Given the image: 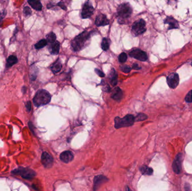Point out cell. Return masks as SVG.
Wrapping results in <instances>:
<instances>
[{"mask_svg":"<svg viewBox=\"0 0 192 191\" xmlns=\"http://www.w3.org/2000/svg\"><path fill=\"white\" fill-rule=\"evenodd\" d=\"M90 33L88 31H84L77 35L72 42V48L75 51H79L84 47V46L89 39Z\"/></svg>","mask_w":192,"mask_h":191,"instance_id":"1","label":"cell"},{"mask_svg":"<svg viewBox=\"0 0 192 191\" xmlns=\"http://www.w3.org/2000/svg\"><path fill=\"white\" fill-rule=\"evenodd\" d=\"M51 95L45 90H40L37 92L33 98V103L37 107L44 106L50 102Z\"/></svg>","mask_w":192,"mask_h":191,"instance_id":"2","label":"cell"},{"mask_svg":"<svg viewBox=\"0 0 192 191\" xmlns=\"http://www.w3.org/2000/svg\"><path fill=\"white\" fill-rule=\"evenodd\" d=\"M114 121L115 128L118 129L133 125L135 122V118L132 114H128L123 118L116 117Z\"/></svg>","mask_w":192,"mask_h":191,"instance_id":"3","label":"cell"},{"mask_svg":"<svg viewBox=\"0 0 192 191\" xmlns=\"http://www.w3.org/2000/svg\"><path fill=\"white\" fill-rule=\"evenodd\" d=\"M132 8L129 3H125L121 4L118 7L117 13L120 19L124 20L128 19L132 15Z\"/></svg>","mask_w":192,"mask_h":191,"instance_id":"4","label":"cell"},{"mask_svg":"<svg viewBox=\"0 0 192 191\" xmlns=\"http://www.w3.org/2000/svg\"><path fill=\"white\" fill-rule=\"evenodd\" d=\"M146 31V22L143 19L137 20L132 26V33L135 36H138L139 35L142 34Z\"/></svg>","mask_w":192,"mask_h":191,"instance_id":"5","label":"cell"},{"mask_svg":"<svg viewBox=\"0 0 192 191\" xmlns=\"http://www.w3.org/2000/svg\"><path fill=\"white\" fill-rule=\"evenodd\" d=\"M13 174L20 175L23 178L29 180L33 178L36 175L35 171L32 169L24 168H19L12 171Z\"/></svg>","mask_w":192,"mask_h":191,"instance_id":"6","label":"cell"},{"mask_svg":"<svg viewBox=\"0 0 192 191\" xmlns=\"http://www.w3.org/2000/svg\"><path fill=\"white\" fill-rule=\"evenodd\" d=\"M94 12V8L89 1H87L84 4L82 11V17L83 19H87L92 16Z\"/></svg>","mask_w":192,"mask_h":191,"instance_id":"7","label":"cell"},{"mask_svg":"<svg viewBox=\"0 0 192 191\" xmlns=\"http://www.w3.org/2000/svg\"><path fill=\"white\" fill-rule=\"evenodd\" d=\"M129 55L130 57L141 61H146L148 58L146 53L139 49H135L132 50V51L129 53Z\"/></svg>","mask_w":192,"mask_h":191,"instance_id":"8","label":"cell"},{"mask_svg":"<svg viewBox=\"0 0 192 191\" xmlns=\"http://www.w3.org/2000/svg\"><path fill=\"white\" fill-rule=\"evenodd\" d=\"M41 161L46 168H50L54 163V159L49 153L44 152L41 157Z\"/></svg>","mask_w":192,"mask_h":191,"instance_id":"9","label":"cell"},{"mask_svg":"<svg viewBox=\"0 0 192 191\" xmlns=\"http://www.w3.org/2000/svg\"><path fill=\"white\" fill-rule=\"evenodd\" d=\"M167 83L171 88H176L179 83V77L178 75L176 73H172L169 75L167 77Z\"/></svg>","mask_w":192,"mask_h":191,"instance_id":"10","label":"cell"},{"mask_svg":"<svg viewBox=\"0 0 192 191\" xmlns=\"http://www.w3.org/2000/svg\"><path fill=\"white\" fill-rule=\"evenodd\" d=\"M181 154H179L175 157V160L172 164L173 171L176 174H179L181 170Z\"/></svg>","mask_w":192,"mask_h":191,"instance_id":"11","label":"cell"},{"mask_svg":"<svg viewBox=\"0 0 192 191\" xmlns=\"http://www.w3.org/2000/svg\"><path fill=\"white\" fill-rule=\"evenodd\" d=\"M110 21L107 18L105 15L100 14L98 15L95 21V24L97 26H105L109 25Z\"/></svg>","mask_w":192,"mask_h":191,"instance_id":"12","label":"cell"},{"mask_svg":"<svg viewBox=\"0 0 192 191\" xmlns=\"http://www.w3.org/2000/svg\"><path fill=\"white\" fill-rule=\"evenodd\" d=\"M60 158L63 163H68L73 160L74 155L70 151H64L61 154Z\"/></svg>","mask_w":192,"mask_h":191,"instance_id":"13","label":"cell"},{"mask_svg":"<svg viewBox=\"0 0 192 191\" xmlns=\"http://www.w3.org/2000/svg\"><path fill=\"white\" fill-rule=\"evenodd\" d=\"M107 180L108 179L102 175L96 176L94 179V190H97L102 184L106 182Z\"/></svg>","mask_w":192,"mask_h":191,"instance_id":"14","label":"cell"},{"mask_svg":"<svg viewBox=\"0 0 192 191\" xmlns=\"http://www.w3.org/2000/svg\"><path fill=\"white\" fill-rule=\"evenodd\" d=\"M49 53L53 55L59 54L60 50V43L58 41H55L53 43H50L49 47Z\"/></svg>","mask_w":192,"mask_h":191,"instance_id":"15","label":"cell"},{"mask_svg":"<svg viewBox=\"0 0 192 191\" xmlns=\"http://www.w3.org/2000/svg\"><path fill=\"white\" fill-rule=\"evenodd\" d=\"M123 97V92L119 88H116L114 90L111 95V98L116 101H120Z\"/></svg>","mask_w":192,"mask_h":191,"instance_id":"16","label":"cell"},{"mask_svg":"<svg viewBox=\"0 0 192 191\" xmlns=\"http://www.w3.org/2000/svg\"><path fill=\"white\" fill-rule=\"evenodd\" d=\"M165 23L169 25V29H178L179 28V24L176 20L171 17H167L165 20Z\"/></svg>","mask_w":192,"mask_h":191,"instance_id":"17","label":"cell"},{"mask_svg":"<svg viewBox=\"0 0 192 191\" xmlns=\"http://www.w3.org/2000/svg\"><path fill=\"white\" fill-rule=\"evenodd\" d=\"M28 2L33 9L37 11H40L42 8V5L40 0H28Z\"/></svg>","mask_w":192,"mask_h":191,"instance_id":"18","label":"cell"},{"mask_svg":"<svg viewBox=\"0 0 192 191\" xmlns=\"http://www.w3.org/2000/svg\"><path fill=\"white\" fill-rule=\"evenodd\" d=\"M61 68H62V64L60 60H58L52 65L51 69L53 73L56 74L59 72L60 71Z\"/></svg>","mask_w":192,"mask_h":191,"instance_id":"19","label":"cell"},{"mask_svg":"<svg viewBox=\"0 0 192 191\" xmlns=\"http://www.w3.org/2000/svg\"><path fill=\"white\" fill-rule=\"evenodd\" d=\"M110 79L112 85L115 86L118 83V75L114 69H112L110 74Z\"/></svg>","mask_w":192,"mask_h":191,"instance_id":"20","label":"cell"},{"mask_svg":"<svg viewBox=\"0 0 192 191\" xmlns=\"http://www.w3.org/2000/svg\"><path fill=\"white\" fill-rule=\"evenodd\" d=\"M17 62V57L15 56H9V58L7 60V62H6V67H10L14 65L15 64H16Z\"/></svg>","mask_w":192,"mask_h":191,"instance_id":"21","label":"cell"},{"mask_svg":"<svg viewBox=\"0 0 192 191\" xmlns=\"http://www.w3.org/2000/svg\"><path fill=\"white\" fill-rule=\"evenodd\" d=\"M141 173L143 175H152L153 174V169L151 168H149L147 166H142L140 168Z\"/></svg>","mask_w":192,"mask_h":191,"instance_id":"22","label":"cell"},{"mask_svg":"<svg viewBox=\"0 0 192 191\" xmlns=\"http://www.w3.org/2000/svg\"><path fill=\"white\" fill-rule=\"evenodd\" d=\"M110 40L106 38H104L103 39V40L102 41V43H101V48L103 49V51H107L109 49L110 47Z\"/></svg>","mask_w":192,"mask_h":191,"instance_id":"23","label":"cell"},{"mask_svg":"<svg viewBox=\"0 0 192 191\" xmlns=\"http://www.w3.org/2000/svg\"><path fill=\"white\" fill-rule=\"evenodd\" d=\"M46 39L47 42L49 43H53L56 40V35L54 33L51 32L46 35Z\"/></svg>","mask_w":192,"mask_h":191,"instance_id":"24","label":"cell"},{"mask_svg":"<svg viewBox=\"0 0 192 191\" xmlns=\"http://www.w3.org/2000/svg\"><path fill=\"white\" fill-rule=\"evenodd\" d=\"M47 44V41L46 39H42L40 40L37 43L35 44V48L37 49H41L44 47Z\"/></svg>","mask_w":192,"mask_h":191,"instance_id":"25","label":"cell"},{"mask_svg":"<svg viewBox=\"0 0 192 191\" xmlns=\"http://www.w3.org/2000/svg\"><path fill=\"white\" fill-rule=\"evenodd\" d=\"M147 119V116L146 114H143V113H139L137 115V116L135 118V121H143L144 120Z\"/></svg>","mask_w":192,"mask_h":191,"instance_id":"26","label":"cell"},{"mask_svg":"<svg viewBox=\"0 0 192 191\" xmlns=\"http://www.w3.org/2000/svg\"><path fill=\"white\" fill-rule=\"evenodd\" d=\"M127 58H128V57H127V54L125 53H121L120 55H119V62L121 63H124L126 61V60H127Z\"/></svg>","mask_w":192,"mask_h":191,"instance_id":"27","label":"cell"},{"mask_svg":"<svg viewBox=\"0 0 192 191\" xmlns=\"http://www.w3.org/2000/svg\"><path fill=\"white\" fill-rule=\"evenodd\" d=\"M185 100L188 103L192 102V90L189 91L188 94H186V97L185 98Z\"/></svg>","mask_w":192,"mask_h":191,"instance_id":"28","label":"cell"},{"mask_svg":"<svg viewBox=\"0 0 192 191\" xmlns=\"http://www.w3.org/2000/svg\"><path fill=\"white\" fill-rule=\"evenodd\" d=\"M120 69L122 71L124 72V73H129L130 71H131V70H132V69L129 66H127V65L121 66Z\"/></svg>","mask_w":192,"mask_h":191,"instance_id":"29","label":"cell"},{"mask_svg":"<svg viewBox=\"0 0 192 191\" xmlns=\"http://www.w3.org/2000/svg\"><path fill=\"white\" fill-rule=\"evenodd\" d=\"M24 13L26 16H29L32 14V11H31V10L29 8V7L26 6L24 9Z\"/></svg>","mask_w":192,"mask_h":191,"instance_id":"30","label":"cell"},{"mask_svg":"<svg viewBox=\"0 0 192 191\" xmlns=\"http://www.w3.org/2000/svg\"><path fill=\"white\" fill-rule=\"evenodd\" d=\"M5 15H6V11L5 10L0 11V24L2 23V20L5 16Z\"/></svg>","mask_w":192,"mask_h":191,"instance_id":"31","label":"cell"},{"mask_svg":"<svg viewBox=\"0 0 192 191\" xmlns=\"http://www.w3.org/2000/svg\"><path fill=\"white\" fill-rule=\"evenodd\" d=\"M95 72H96V73L100 77H103L105 76V74H104V73H103V72L102 71H101L100 70H98V69H95Z\"/></svg>","mask_w":192,"mask_h":191,"instance_id":"32","label":"cell"},{"mask_svg":"<svg viewBox=\"0 0 192 191\" xmlns=\"http://www.w3.org/2000/svg\"><path fill=\"white\" fill-rule=\"evenodd\" d=\"M58 5L59 6H60L61 9H63L64 10H67V7H66V6H65V4H64L63 2H59Z\"/></svg>","mask_w":192,"mask_h":191,"instance_id":"33","label":"cell"},{"mask_svg":"<svg viewBox=\"0 0 192 191\" xmlns=\"http://www.w3.org/2000/svg\"><path fill=\"white\" fill-rule=\"evenodd\" d=\"M133 69H134V70H140V69H141V67L140 66H139L138 64L134 63V64L133 65Z\"/></svg>","mask_w":192,"mask_h":191,"instance_id":"34","label":"cell"},{"mask_svg":"<svg viewBox=\"0 0 192 191\" xmlns=\"http://www.w3.org/2000/svg\"><path fill=\"white\" fill-rule=\"evenodd\" d=\"M26 108H27L28 111H30V109H31V103H30V102H28L27 103L26 106Z\"/></svg>","mask_w":192,"mask_h":191,"instance_id":"35","label":"cell"},{"mask_svg":"<svg viewBox=\"0 0 192 191\" xmlns=\"http://www.w3.org/2000/svg\"></svg>","mask_w":192,"mask_h":191,"instance_id":"36","label":"cell"}]
</instances>
